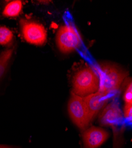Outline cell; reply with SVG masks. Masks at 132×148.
<instances>
[{
    "instance_id": "cell-11",
    "label": "cell",
    "mask_w": 132,
    "mask_h": 148,
    "mask_svg": "<svg viewBox=\"0 0 132 148\" xmlns=\"http://www.w3.org/2000/svg\"><path fill=\"white\" fill-rule=\"evenodd\" d=\"M14 34L9 28L0 26V45L7 46L13 40Z\"/></svg>"
},
{
    "instance_id": "cell-12",
    "label": "cell",
    "mask_w": 132,
    "mask_h": 148,
    "mask_svg": "<svg viewBox=\"0 0 132 148\" xmlns=\"http://www.w3.org/2000/svg\"><path fill=\"white\" fill-rule=\"evenodd\" d=\"M123 98L126 104H132V80L127 86Z\"/></svg>"
},
{
    "instance_id": "cell-13",
    "label": "cell",
    "mask_w": 132,
    "mask_h": 148,
    "mask_svg": "<svg viewBox=\"0 0 132 148\" xmlns=\"http://www.w3.org/2000/svg\"><path fill=\"white\" fill-rule=\"evenodd\" d=\"M124 116L130 121H132V104H126L124 108Z\"/></svg>"
},
{
    "instance_id": "cell-7",
    "label": "cell",
    "mask_w": 132,
    "mask_h": 148,
    "mask_svg": "<svg viewBox=\"0 0 132 148\" xmlns=\"http://www.w3.org/2000/svg\"><path fill=\"white\" fill-rule=\"evenodd\" d=\"M83 98L88 110L89 118L92 121L107 103L109 97V94L98 91L95 93L83 97Z\"/></svg>"
},
{
    "instance_id": "cell-1",
    "label": "cell",
    "mask_w": 132,
    "mask_h": 148,
    "mask_svg": "<svg viewBox=\"0 0 132 148\" xmlns=\"http://www.w3.org/2000/svg\"><path fill=\"white\" fill-rule=\"evenodd\" d=\"M72 85L73 92L83 97L97 92L100 88V79L92 69L84 68L75 74Z\"/></svg>"
},
{
    "instance_id": "cell-8",
    "label": "cell",
    "mask_w": 132,
    "mask_h": 148,
    "mask_svg": "<svg viewBox=\"0 0 132 148\" xmlns=\"http://www.w3.org/2000/svg\"><path fill=\"white\" fill-rule=\"evenodd\" d=\"M13 55L14 48L0 51V96L4 94L6 88Z\"/></svg>"
},
{
    "instance_id": "cell-14",
    "label": "cell",
    "mask_w": 132,
    "mask_h": 148,
    "mask_svg": "<svg viewBox=\"0 0 132 148\" xmlns=\"http://www.w3.org/2000/svg\"><path fill=\"white\" fill-rule=\"evenodd\" d=\"M122 139L119 136L118 133H114V138L113 142V148H122Z\"/></svg>"
},
{
    "instance_id": "cell-4",
    "label": "cell",
    "mask_w": 132,
    "mask_h": 148,
    "mask_svg": "<svg viewBox=\"0 0 132 148\" xmlns=\"http://www.w3.org/2000/svg\"><path fill=\"white\" fill-rule=\"evenodd\" d=\"M56 43L62 53H69L80 47L82 39L77 29L71 24H67L58 29L56 35Z\"/></svg>"
},
{
    "instance_id": "cell-10",
    "label": "cell",
    "mask_w": 132,
    "mask_h": 148,
    "mask_svg": "<svg viewBox=\"0 0 132 148\" xmlns=\"http://www.w3.org/2000/svg\"><path fill=\"white\" fill-rule=\"evenodd\" d=\"M23 4L20 0H15L7 3L3 8L2 14L5 17H16L22 11Z\"/></svg>"
},
{
    "instance_id": "cell-3",
    "label": "cell",
    "mask_w": 132,
    "mask_h": 148,
    "mask_svg": "<svg viewBox=\"0 0 132 148\" xmlns=\"http://www.w3.org/2000/svg\"><path fill=\"white\" fill-rule=\"evenodd\" d=\"M67 108L71 121L79 129L85 130L91 120L83 97L72 92L68 100Z\"/></svg>"
},
{
    "instance_id": "cell-9",
    "label": "cell",
    "mask_w": 132,
    "mask_h": 148,
    "mask_svg": "<svg viewBox=\"0 0 132 148\" xmlns=\"http://www.w3.org/2000/svg\"><path fill=\"white\" fill-rule=\"evenodd\" d=\"M123 115L118 105L112 103L102 111L99 117L100 122L103 126H113L121 121Z\"/></svg>"
},
{
    "instance_id": "cell-15",
    "label": "cell",
    "mask_w": 132,
    "mask_h": 148,
    "mask_svg": "<svg viewBox=\"0 0 132 148\" xmlns=\"http://www.w3.org/2000/svg\"><path fill=\"white\" fill-rule=\"evenodd\" d=\"M0 148H22V147L18 146H15V145L0 144Z\"/></svg>"
},
{
    "instance_id": "cell-6",
    "label": "cell",
    "mask_w": 132,
    "mask_h": 148,
    "mask_svg": "<svg viewBox=\"0 0 132 148\" xmlns=\"http://www.w3.org/2000/svg\"><path fill=\"white\" fill-rule=\"evenodd\" d=\"M109 136V133L105 130L98 127H91L82 133L84 148H98Z\"/></svg>"
},
{
    "instance_id": "cell-2",
    "label": "cell",
    "mask_w": 132,
    "mask_h": 148,
    "mask_svg": "<svg viewBox=\"0 0 132 148\" xmlns=\"http://www.w3.org/2000/svg\"><path fill=\"white\" fill-rule=\"evenodd\" d=\"M100 76L99 91L109 94L118 90L127 73L114 65H104L98 71Z\"/></svg>"
},
{
    "instance_id": "cell-5",
    "label": "cell",
    "mask_w": 132,
    "mask_h": 148,
    "mask_svg": "<svg viewBox=\"0 0 132 148\" xmlns=\"http://www.w3.org/2000/svg\"><path fill=\"white\" fill-rule=\"evenodd\" d=\"M20 28L23 38L29 44L42 46L47 40V32L42 24L32 20L22 19Z\"/></svg>"
}]
</instances>
